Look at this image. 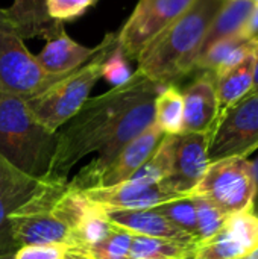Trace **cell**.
<instances>
[{"instance_id":"obj_4","label":"cell","mask_w":258,"mask_h":259,"mask_svg":"<svg viewBox=\"0 0 258 259\" xmlns=\"http://www.w3.org/2000/svg\"><path fill=\"white\" fill-rule=\"evenodd\" d=\"M116 46L117 33L108 32L100 41V50L90 61L62 76L40 94L26 99L33 117L49 131L58 132L87 102L91 90L102 77L105 59Z\"/></svg>"},{"instance_id":"obj_25","label":"cell","mask_w":258,"mask_h":259,"mask_svg":"<svg viewBox=\"0 0 258 259\" xmlns=\"http://www.w3.org/2000/svg\"><path fill=\"white\" fill-rule=\"evenodd\" d=\"M160 214H163L166 219H169L175 226L192 235L196 241L198 226H196V208L195 202L190 196L176 199L172 202H167L164 205H160L155 208Z\"/></svg>"},{"instance_id":"obj_30","label":"cell","mask_w":258,"mask_h":259,"mask_svg":"<svg viewBox=\"0 0 258 259\" xmlns=\"http://www.w3.org/2000/svg\"><path fill=\"white\" fill-rule=\"evenodd\" d=\"M240 35L249 41H254L258 38V0H255V5L243 24Z\"/></svg>"},{"instance_id":"obj_29","label":"cell","mask_w":258,"mask_h":259,"mask_svg":"<svg viewBox=\"0 0 258 259\" xmlns=\"http://www.w3.org/2000/svg\"><path fill=\"white\" fill-rule=\"evenodd\" d=\"M12 259H68V255L61 244H27L18 247Z\"/></svg>"},{"instance_id":"obj_21","label":"cell","mask_w":258,"mask_h":259,"mask_svg":"<svg viewBox=\"0 0 258 259\" xmlns=\"http://www.w3.org/2000/svg\"><path fill=\"white\" fill-rule=\"evenodd\" d=\"M154 123L164 135L182 134L184 124V99L176 85L164 87L154 103Z\"/></svg>"},{"instance_id":"obj_8","label":"cell","mask_w":258,"mask_h":259,"mask_svg":"<svg viewBox=\"0 0 258 259\" xmlns=\"http://www.w3.org/2000/svg\"><path fill=\"white\" fill-rule=\"evenodd\" d=\"M258 150V93H251L219 115L210 137V162L230 158H249Z\"/></svg>"},{"instance_id":"obj_9","label":"cell","mask_w":258,"mask_h":259,"mask_svg":"<svg viewBox=\"0 0 258 259\" xmlns=\"http://www.w3.org/2000/svg\"><path fill=\"white\" fill-rule=\"evenodd\" d=\"M195 0H138L132 14L117 32V46L129 61L137 56Z\"/></svg>"},{"instance_id":"obj_1","label":"cell","mask_w":258,"mask_h":259,"mask_svg":"<svg viewBox=\"0 0 258 259\" xmlns=\"http://www.w3.org/2000/svg\"><path fill=\"white\" fill-rule=\"evenodd\" d=\"M163 88L135 70L123 85L88 97L78 114L58 131V147L49 178L67 181L70 170L94 152L99 156L75 179L100 171L131 140L154 123L155 97Z\"/></svg>"},{"instance_id":"obj_35","label":"cell","mask_w":258,"mask_h":259,"mask_svg":"<svg viewBox=\"0 0 258 259\" xmlns=\"http://www.w3.org/2000/svg\"><path fill=\"white\" fill-rule=\"evenodd\" d=\"M129 259H157V258H129Z\"/></svg>"},{"instance_id":"obj_22","label":"cell","mask_w":258,"mask_h":259,"mask_svg":"<svg viewBox=\"0 0 258 259\" xmlns=\"http://www.w3.org/2000/svg\"><path fill=\"white\" fill-rule=\"evenodd\" d=\"M196 244L179 243L166 238H155L146 235L132 237L129 258L157 259H192Z\"/></svg>"},{"instance_id":"obj_23","label":"cell","mask_w":258,"mask_h":259,"mask_svg":"<svg viewBox=\"0 0 258 259\" xmlns=\"http://www.w3.org/2000/svg\"><path fill=\"white\" fill-rule=\"evenodd\" d=\"M175 140L176 135H164L149 161L129 181L140 185H155L169 179L173 168Z\"/></svg>"},{"instance_id":"obj_36","label":"cell","mask_w":258,"mask_h":259,"mask_svg":"<svg viewBox=\"0 0 258 259\" xmlns=\"http://www.w3.org/2000/svg\"><path fill=\"white\" fill-rule=\"evenodd\" d=\"M93 2H94V5H96V3H99L100 0H93Z\"/></svg>"},{"instance_id":"obj_5","label":"cell","mask_w":258,"mask_h":259,"mask_svg":"<svg viewBox=\"0 0 258 259\" xmlns=\"http://www.w3.org/2000/svg\"><path fill=\"white\" fill-rule=\"evenodd\" d=\"M64 179H52L27 203L9 215L14 243L18 247L27 244H61L71 246L70 228L58 217L55 203L67 187Z\"/></svg>"},{"instance_id":"obj_18","label":"cell","mask_w":258,"mask_h":259,"mask_svg":"<svg viewBox=\"0 0 258 259\" xmlns=\"http://www.w3.org/2000/svg\"><path fill=\"white\" fill-rule=\"evenodd\" d=\"M254 50V41L243 38L240 33L222 38L211 44L196 61L195 70L219 76L243 61Z\"/></svg>"},{"instance_id":"obj_19","label":"cell","mask_w":258,"mask_h":259,"mask_svg":"<svg viewBox=\"0 0 258 259\" xmlns=\"http://www.w3.org/2000/svg\"><path fill=\"white\" fill-rule=\"evenodd\" d=\"M254 76V50L243 61H240L233 68L214 76L216 97L219 106V115L228 108L251 94ZM219 118V117H217Z\"/></svg>"},{"instance_id":"obj_34","label":"cell","mask_w":258,"mask_h":259,"mask_svg":"<svg viewBox=\"0 0 258 259\" xmlns=\"http://www.w3.org/2000/svg\"><path fill=\"white\" fill-rule=\"evenodd\" d=\"M243 259H258V247L251 253V255H248L246 258H243Z\"/></svg>"},{"instance_id":"obj_33","label":"cell","mask_w":258,"mask_h":259,"mask_svg":"<svg viewBox=\"0 0 258 259\" xmlns=\"http://www.w3.org/2000/svg\"><path fill=\"white\" fill-rule=\"evenodd\" d=\"M67 255H68V258L71 259H93L90 258L88 255H85V253H81L78 250H70V249H67Z\"/></svg>"},{"instance_id":"obj_32","label":"cell","mask_w":258,"mask_h":259,"mask_svg":"<svg viewBox=\"0 0 258 259\" xmlns=\"http://www.w3.org/2000/svg\"><path fill=\"white\" fill-rule=\"evenodd\" d=\"M251 93H258V39H254V76Z\"/></svg>"},{"instance_id":"obj_37","label":"cell","mask_w":258,"mask_h":259,"mask_svg":"<svg viewBox=\"0 0 258 259\" xmlns=\"http://www.w3.org/2000/svg\"><path fill=\"white\" fill-rule=\"evenodd\" d=\"M68 259H71V258H68Z\"/></svg>"},{"instance_id":"obj_27","label":"cell","mask_w":258,"mask_h":259,"mask_svg":"<svg viewBox=\"0 0 258 259\" xmlns=\"http://www.w3.org/2000/svg\"><path fill=\"white\" fill-rule=\"evenodd\" d=\"M132 70L129 67V59L125 56V53L122 52V49L119 46H116L111 53L108 55V58L105 59L103 68H102V77L113 87H119L123 85L125 82H128L132 76Z\"/></svg>"},{"instance_id":"obj_20","label":"cell","mask_w":258,"mask_h":259,"mask_svg":"<svg viewBox=\"0 0 258 259\" xmlns=\"http://www.w3.org/2000/svg\"><path fill=\"white\" fill-rule=\"evenodd\" d=\"M254 5L255 0H227L220 11L216 14L204 36V41L199 49V56L216 41L240 33Z\"/></svg>"},{"instance_id":"obj_38","label":"cell","mask_w":258,"mask_h":259,"mask_svg":"<svg viewBox=\"0 0 258 259\" xmlns=\"http://www.w3.org/2000/svg\"><path fill=\"white\" fill-rule=\"evenodd\" d=\"M242 259H243V258H242Z\"/></svg>"},{"instance_id":"obj_2","label":"cell","mask_w":258,"mask_h":259,"mask_svg":"<svg viewBox=\"0 0 258 259\" xmlns=\"http://www.w3.org/2000/svg\"><path fill=\"white\" fill-rule=\"evenodd\" d=\"M225 2L195 0L137 56V71L161 87L175 85L195 71L204 36Z\"/></svg>"},{"instance_id":"obj_6","label":"cell","mask_w":258,"mask_h":259,"mask_svg":"<svg viewBox=\"0 0 258 259\" xmlns=\"http://www.w3.org/2000/svg\"><path fill=\"white\" fill-rule=\"evenodd\" d=\"M189 196L208 200L227 215L254 208L255 181L249 159L230 156L210 162Z\"/></svg>"},{"instance_id":"obj_16","label":"cell","mask_w":258,"mask_h":259,"mask_svg":"<svg viewBox=\"0 0 258 259\" xmlns=\"http://www.w3.org/2000/svg\"><path fill=\"white\" fill-rule=\"evenodd\" d=\"M3 11L24 41L35 38L47 41L64 29V23L49 15L47 0H14V3L9 8H3Z\"/></svg>"},{"instance_id":"obj_13","label":"cell","mask_w":258,"mask_h":259,"mask_svg":"<svg viewBox=\"0 0 258 259\" xmlns=\"http://www.w3.org/2000/svg\"><path fill=\"white\" fill-rule=\"evenodd\" d=\"M211 132L195 134L186 132L176 135L175 153H173V168L169 179L164 181L175 191L189 196L192 190L202 179L210 159H208V144Z\"/></svg>"},{"instance_id":"obj_39","label":"cell","mask_w":258,"mask_h":259,"mask_svg":"<svg viewBox=\"0 0 258 259\" xmlns=\"http://www.w3.org/2000/svg\"><path fill=\"white\" fill-rule=\"evenodd\" d=\"M257 39H258V38H257Z\"/></svg>"},{"instance_id":"obj_14","label":"cell","mask_w":258,"mask_h":259,"mask_svg":"<svg viewBox=\"0 0 258 259\" xmlns=\"http://www.w3.org/2000/svg\"><path fill=\"white\" fill-rule=\"evenodd\" d=\"M182 99H184L182 134L211 132L219 117L214 76L211 73H202L182 91Z\"/></svg>"},{"instance_id":"obj_15","label":"cell","mask_w":258,"mask_h":259,"mask_svg":"<svg viewBox=\"0 0 258 259\" xmlns=\"http://www.w3.org/2000/svg\"><path fill=\"white\" fill-rule=\"evenodd\" d=\"M100 50V42L94 47L82 46L73 41L65 29L46 41L43 50L35 55L41 68L52 76H65L82 67Z\"/></svg>"},{"instance_id":"obj_24","label":"cell","mask_w":258,"mask_h":259,"mask_svg":"<svg viewBox=\"0 0 258 259\" xmlns=\"http://www.w3.org/2000/svg\"><path fill=\"white\" fill-rule=\"evenodd\" d=\"M132 237V232L114 225L113 231L103 241L96 244L91 250L81 253H85L93 259H129Z\"/></svg>"},{"instance_id":"obj_26","label":"cell","mask_w":258,"mask_h":259,"mask_svg":"<svg viewBox=\"0 0 258 259\" xmlns=\"http://www.w3.org/2000/svg\"><path fill=\"white\" fill-rule=\"evenodd\" d=\"M192 199L196 208V226H198L196 244H198L210 240L213 235L219 232V229L222 228L227 219V214H224L219 208H216L208 200L199 197H192Z\"/></svg>"},{"instance_id":"obj_10","label":"cell","mask_w":258,"mask_h":259,"mask_svg":"<svg viewBox=\"0 0 258 259\" xmlns=\"http://www.w3.org/2000/svg\"><path fill=\"white\" fill-rule=\"evenodd\" d=\"M164 134L152 123L140 135L131 140L100 171L85 179H73L68 184L76 190H87L93 187H113L129 181L154 155Z\"/></svg>"},{"instance_id":"obj_11","label":"cell","mask_w":258,"mask_h":259,"mask_svg":"<svg viewBox=\"0 0 258 259\" xmlns=\"http://www.w3.org/2000/svg\"><path fill=\"white\" fill-rule=\"evenodd\" d=\"M81 191L90 202L100 206L103 211L152 209L167 202L187 197L164 182L155 185H140L126 181L113 187H93Z\"/></svg>"},{"instance_id":"obj_3","label":"cell","mask_w":258,"mask_h":259,"mask_svg":"<svg viewBox=\"0 0 258 259\" xmlns=\"http://www.w3.org/2000/svg\"><path fill=\"white\" fill-rule=\"evenodd\" d=\"M56 147L58 132L43 126L23 97L0 91V155L21 173L47 179Z\"/></svg>"},{"instance_id":"obj_28","label":"cell","mask_w":258,"mask_h":259,"mask_svg":"<svg viewBox=\"0 0 258 259\" xmlns=\"http://www.w3.org/2000/svg\"><path fill=\"white\" fill-rule=\"evenodd\" d=\"M93 5V0H47V11L53 20L65 23L79 18Z\"/></svg>"},{"instance_id":"obj_31","label":"cell","mask_w":258,"mask_h":259,"mask_svg":"<svg viewBox=\"0 0 258 259\" xmlns=\"http://www.w3.org/2000/svg\"><path fill=\"white\" fill-rule=\"evenodd\" d=\"M252 167L254 181H255V199H254V212L258 215V152H254L251 158H248Z\"/></svg>"},{"instance_id":"obj_17","label":"cell","mask_w":258,"mask_h":259,"mask_svg":"<svg viewBox=\"0 0 258 259\" xmlns=\"http://www.w3.org/2000/svg\"><path fill=\"white\" fill-rule=\"evenodd\" d=\"M113 225L123 228L135 235L166 238L187 244H196L195 238L175 226L155 208L137 211H105Z\"/></svg>"},{"instance_id":"obj_12","label":"cell","mask_w":258,"mask_h":259,"mask_svg":"<svg viewBox=\"0 0 258 259\" xmlns=\"http://www.w3.org/2000/svg\"><path fill=\"white\" fill-rule=\"evenodd\" d=\"M49 181L50 178L35 179L21 173L0 155V259H12L17 250L9 215L40 193Z\"/></svg>"},{"instance_id":"obj_7","label":"cell","mask_w":258,"mask_h":259,"mask_svg":"<svg viewBox=\"0 0 258 259\" xmlns=\"http://www.w3.org/2000/svg\"><path fill=\"white\" fill-rule=\"evenodd\" d=\"M62 76L47 74L0 8V91L30 99Z\"/></svg>"}]
</instances>
